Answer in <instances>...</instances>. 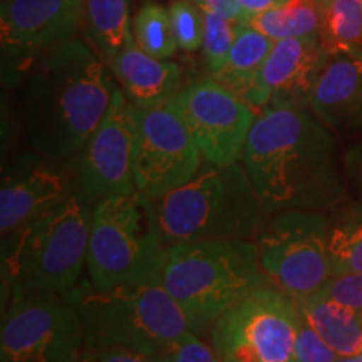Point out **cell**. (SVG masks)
Returning a JSON list of instances; mask_svg holds the SVG:
<instances>
[{
  "mask_svg": "<svg viewBox=\"0 0 362 362\" xmlns=\"http://www.w3.org/2000/svg\"><path fill=\"white\" fill-rule=\"evenodd\" d=\"M247 25L253 27L275 42L282 39L310 37V35H319L320 13L314 2L287 4L259 13L250 22H247Z\"/></svg>",
  "mask_w": 362,
  "mask_h": 362,
  "instance_id": "obj_23",
  "label": "cell"
},
{
  "mask_svg": "<svg viewBox=\"0 0 362 362\" xmlns=\"http://www.w3.org/2000/svg\"><path fill=\"white\" fill-rule=\"evenodd\" d=\"M81 362H161L160 356L124 346L84 347Z\"/></svg>",
  "mask_w": 362,
  "mask_h": 362,
  "instance_id": "obj_31",
  "label": "cell"
},
{
  "mask_svg": "<svg viewBox=\"0 0 362 362\" xmlns=\"http://www.w3.org/2000/svg\"><path fill=\"white\" fill-rule=\"evenodd\" d=\"M136 134L134 106L116 86L110 110L69 166L74 188L93 210L111 197L136 193L133 149Z\"/></svg>",
  "mask_w": 362,
  "mask_h": 362,
  "instance_id": "obj_12",
  "label": "cell"
},
{
  "mask_svg": "<svg viewBox=\"0 0 362 362\" xmlns=\"http://www.w3.org/2000/svg\"><path fill=\"white\" fill-rule=\"evenodd\" d=\"M329 253L336 274H362V206L341 210L329 221Z\"/></svg>",
  "mask_w": 362,
  "mask_h": 362,
  "instance_id": "obj_24",
  "label": "cell"
},
{
  "mask_svg": "<svg viewBox=\"0 0 362 362\" xmlns=\"http://www.w3.org/2000/svg\"><path fill=\"white\" fill-rule=\"evenodd\" d=\"M101 56L79 39L45 51L24 81L22 123L33 151L69 165L106 116L116 86Z\"/></svg>",
  "mask_w": 362,
  "mask_h": 362,
  "instance_id": "obj_2",
  "label": "cell"
},
{
  "mask_svg": "<svg viewBox=\"0 0 362 362\" xmlns=\"http://www.w3.org/2000/svg\"><path fill=\"white\" fill-rule=\"evenodd\" d=\"M133 39L144 52L156 59H170L178 49L170 11L160 4H144L133 19Z\"/></svg>",
  "mask_w": 362,
  "mask_h": 362,
  "instance_id": "obj_25",
  "label": "cell"
},
{
  "mask_svg": "<svg viewBox=\"0 0 362 362\" xmlns=\"http://www.w3.org/2000/svg\"><path fill=\"white\" fill-rule=\"evenodd\" d=\"M74 189L67 163L54 161L30 149L13 160L2 175L0 232L7 237L37 218Z\"/></svg>",
  "mask_w": 362,
  "mask_h": 362,
  "instance_id": "obj_15",
  "label": "cell"
},
{
  "mask_svg": "<svg viewBox=\"0 0 362 362\" xmlns=\"http://www.w3.org/2000/svg\"><path fill=\"white\" fill-rule=\"evenodd\" d=\"M203 160L226 166L240 163L255 123V110L211 78L194 81L170 99Z\"/></svg>",
  "mask_w": 362,
  "mask_h": 362,
  "instance_id": "obj_13",
  "label": "cell"
},
{
  "mask_svg": "<svg viewBox=\"0 0 362 362\" xmlns=\"http://www.w3.org/2000/svg\"><path fill=\"white\" fill-rule=\"evenodd\" d=\"M307 2L317 4V0H288V4H307Z\"/></svg>",
  "mask_w": 362,
  "mask_h": 362,
  "instance_id": "obj_36",
  "label": "cell"
},
{
  "mask_svg": "<svg viewBox=\"0 0 362 362\" xmlns=\"http://www.w3.org/2000/svg\"><path fill=\"white\" fill-rule=\"evenodd\" d=\"M160 359L161 362H220L214 346L202 341L192 330L171 342L161 352Z\"/></svg>",
  "mask_w": 362,
  "mask_h": 362,
  "instance_id": "obj_28",
  "label": "cell"
},
{
  "mask_svg": "<svg viewBox=\"0 0 362 362\" xmlns=\"http://www.w3.org/2000/svg\"><path fill=\"white\" fill-rule=\"evenodd\" d=\"M275 40L267 37L247 24H237L232 51L223 67L211 79L235 96L255 107L269 106V94L262 84V69L274 47Z\"/></svg>",
  "mask_w": 362,
  "mask_h": 362,
  "instance_id": "obj_19",
  "label": "cell"
},
{
  "mask_svg": "<svg viewBox=\"0 0 362 362\" xmlns=\"http://www.w3.org/2000/svg\"><path fill=\"white\" fill-rule=\"evenodd\" d=\"M298 302L272 284L226 309L210 329L220 362H296Z\"/></svg>",
  "mask_w": 362,
  "mask_h": 362,
  "instance_id": "obj_9",
  "label": "cell"
},
{
  "mask_svg": "<svg viewBox=\"0 0 362 362\" xmlns=\"http://www.w3.org/2000/svg\"><path fill=\"white\" fill-rule=\"evenodd\" d=\"M90 206L78 189L21 230L2 237L4 297L8 292L67 293L88 265Z\"/></svg>",
  "mask_w": 362,
  "mask_h": 362,
  "instance_id": "obj_5",
  "label": "cell"
},
{
  "mask_svg": "<svg viewBox=\"0 0 362 362\" xmlns=\"http://www.w3.org/2000/svg\"><path fill=\"white\" fill-rule=\"evenodd\" d=\"M329 61L330 56L319 35L277 40L262 69V84L269 94V106H310L317 81Z\"/></svg>",
  "mask_w": 362,
  "mask_h": 362,
  "instance_id": "obj_16",
  "label": "cell"
},
{
  "mask_svg": "<svg viewBox=\"0 0 362 362\" xmlns=\"http://www.w3.org/2000/svg\"><path fill=\"white\" fill-rule=\"evenodd\" d=\"M6 302L0 362H81L84 330L66 293L13 288Z\"/></svg>",
  "mask_w": 362,
  "mask_h": 362,
  "instance_id": "obj_10",
  "label": "cell"
},
{
  "mask_svg": "<svg viewBox=\"0 0 362 362\" xmlns=\"http://www.w3.org/2000/svg\"><path fill=\"white\" fill-rule=\"evenodd\" d=\"M194 2H197L203 11L218 13V16L225 17L226 21L233 22V24H238L240 22L242 11H240L238 0H194Z\"/></svg>",
  "mask_w": 362,
  "mask_h": 362,
  "instance_id": "obj_32",
  "label": "cell"
},
{
  "mask_svg": "<svg viewBox=\"0 0 362 362\" xmlns=\"http://www.w3.org/2000/svg\"><path fill=\"white\" fill-rule=\"evenodd\" d=\"M84 330V347L124 346L160 356L192 330L188 317L163 285L98 288L81 279L66 293Z\"/></svg>",
  "mask_w": 362,
  "mask_h": 362,
  "instance_id": "obj_6",
  "label": "cell"
},
{
  "mask_svg": "<svg viewBox=\"0 0 362 362\" xmlns=\"http://www.w3.org/2000/svg\"><path fill=\"white\" fill-rule=\"evenodd\" d=\"M319 37L330 57H362V0H317Z\"/></svg>",
  "mask_w": 362,
  "mask_h": 362,
  "instance_id": "obj_22",
  "label": "cell"
},
{
  "mask_svg": "<svg viewBox=\"0 0 362 362\" xmlns=\"http://www.w3.org/2000/svg\"><path fill=\"white\" fill-rule=\"evenodd\" d=\"M141 200L166 248L200 240L255 242L270 216L240 163H208L173 192Z\"/></svg>",
  "mask_w": 362,
  "mask_h": 362,
  "instance_id": "obj_3",
  "label": "cell"
},
{
  "mask_svg": "<svg viewBox=\"0 0 362 362\" xmlns=\"http://www.w3.org/2000/svg\"><path fill=\"white\" fill-rule=\"evenodd\" d=\"M166 252L138 193L106 198L93 208L86 267L98 288L161 285Z\"/></svg>",
  "mask_w": 362,
  "mask_h": 362,
  "instance_id": "obj_7",
  "label": "cell"
},
{
  "mask_svg": "<svg viewBox=\"0 0 362 362\" xmlns=\"http://www.w3.org/2000/svg\"><path fill=\"white\" fill-rule=\"evenodd\" d=\"M242 165L270 215L322 214L346 200L336 141L304 107H264L247 138Z\"/></svg>",
  "mask_w": 362,
  "mask_h": 362,
  "instance_id": "obj_1",
  "label": "cell"
},
{
  "mask_svg": "<svg viewBox=\"0 0 362 362\" xmlns=\"http://www.w3.org/2000/svg\"><path fill=\"white\" fill-rule=\"evenodd\" d=\"M310 107L330 129H362V57H330L317 81Z\"/></svg>",
  "mask_w": 362,
  "mask_h": 362,
  "instance_id": "obj_17",
  "label": "cell"
},
{
  "mask_svg": "<svg viewBox=\"0 0 362 362\" xmlns=\"http://www.w3.org/2000/svg\"><path fill=\"white\" fill-rule=\"evenodd\" d=\"M133 178L141 198L163 197L202 168V153L170 103L136 107Z\"/></svg>",
  "mask_w": 362,
  "mask_h": 362,
  "instance_id": "obj_11",
  "label": "cell"
},
{
  "mask_svg": "<svg viewBox=\"0 0 362 362\" xmlns=\"http://www.w3.org/2000/svg\"><path fill=\"white\" fill-rule=\"evenodd\" d=\"M287 4L288 0H238L240 11H242L238 24H247L259 13H264L274 7L287 6Z\"/></svg>",
  "mask_w": 362,
  "mask_h": 362,
  "instance_id": "obj_33",
  "label": "cell"
},
{
  "mask_svg": "<svg viewBox=\"0 0 362 362\" xmlns=\"http://www.w3.org/2000/svg\"><path fill=\"white\" fill-rule=\"evenodd\" d=\"M83 19V0H2L4 83H24L35 61L54 45L74 37Z\"/></svg>",
  "mask_w": 362,
  "mask_h": 362,
  "instance_id": "obj_14",
  "label": "cell"
},
{
  "mask_svg": "<svg viewBox=\"0 0 362 362\" xmlns=\"http://www.w3.org/2000/svg\"><path fill=\"white\" fill-rule=\"evenodd\" d=\"M107 67L136 107L158 106L170 101L181 89V67L168 59L149 56L133 37L107 62Z\"/></svg>",
  "mask_w": 362,
  "mask_h": 362,
  "instance_id": "obj_18",
  "label": "cell"
},
{
  "mask_svg": "<svg viewBox=\"0 0 362 362\" xmlns=\"http://www.w3.org/2000/svg\"><path fill=\"white\" fill-rule=\"evenodd\" d=\"M302 315L312 329L337 352L356 356L362 352V315L324 293L298 302Z\"/></svg>",
  "mask_w": 362,
  "mask_h": 362,
  "instance_id": "obj_20",
  "label": "cell"
},
{
  "mask_svg": "<svg viewBox=\"0 0 362 362\" xmlns=\"http://www.w3.org/2000/svg\"><path fill=\"white\" fill-rule=\"evenodd\" d=\"M337 352L324 341L319 334L312 329L300 312V322L297 329L296 351L293 361L296 362H334L337 359Z\"/></svg>",
  "mask_w": 362,
  "mask_h": 362,
  "instance_id": "obj_29",
  "label": "cell"
},
{
  "mask_svg": "<svg viewBox=\"0 0 362 362\" xmlns=\"http://www.w3.org/2000/svg\"><path fill=\"white\" fill-rule=\"evenodd\" d=\"M334 362H362V352L356 356H339Z\"/></svg>",
  "mask_w": 362,
  "mask_h": 362,
  "instance_id": "obj_35",
  "label": "cell"
},
{
  "mask_svg": "<svg viewBox=\"0 0 362 362\" xmlns=\"http://www.w3.org/2000/svg\"><path fill=\"white\" fill-rule=\"evenodd\" d=\"M205 17V30H203V61L208 74L214 76L223 67L237 35V24L226 21L218 13L203 11Z\"/></svg>",
  "mask_w": 362,
  "mask_h": 362,
  "instance_id": "obj_26",
  "label": "cell"
},
{
  "mask_svg": "<svg viewBox=\"0 0 362 362\" xmlns=\"http://www.w3.org/2000/svg\"><path fill=\"white\" fill-rule=\"evenodd\" d=\"M255 243L265 277L297 302L322 292L336 274L329 220L320 211L272 214Z\"/></svg>",
  "mask_w": 362,
  "mask_h": 362,
  "instance_id": "obj_8",
  "label": "cell"
},
{
  "mask_svg": "<svg viewBox=\"0 0 362 362\" xmlns=\"http://www.w3.org/2000/svg\"><path fill=\"white\" fill-rule=\"evenodd\" d=\"M320 293L351 307L362 315V274H334Z\"/></svg>",
  "mask_w": 362,
  "mask_h": 362,
  "instance_id": "obj_30",
  "label": "cell"
},
{
  "mask_svg": "<svg viewBox=\"0 0 362 362\" xmlns=\"http://www.w3.org/2000/svg\"><path fill=\"white\" fill-rule=\"evenodd\" d=\"M83 12L90 47L107 64L133 37L129 0H83Z\"/></svg>",
  "mask_w": 362,
  "mask_h": 362,
  "instance_id": "obj_21",
  "label": "cell"
},
{
  "mask_svg": "<svg viewBox=\"0 0 362 362\" xmlns=\"http://www.w3.org/2000/svg\"><path fill=\"white\" fill-rule=\"evenodd\" d=\"M347 171H349L351 180L356 181L362 192V146L354 149L347 158Z\"/></svg>",
  "mask_w": 362,
  "mask_h": 362,
  "instance_id": "obj_34",
  "label": "cell"
},
{
  "mask_svg": "<svg viewBox=\"0 0 362 362\" xmlns=\"http://www.w3.org/2000/svg\"><path fill=\"white\" fill-rule=\"evenodd\" d=\"M168 11L178 49L185 52L202 49L205 30L203 8L194 0H171Z\"/></svg>",
  "mask_w": 362,
  "mask_h": 362,
  "instance_id": "obj_27",
  "label": "cell"
},
{
  "mask_svg": "<svg viewBox=\"0 0 362 362\" xmlns=\"http://www.w3.org/2000/svg\"><path fill=\"white\" fill-rule=\"evenodd\" d=\"M270 284L253 240H200L168 248L161 285L188 317L192 332L206 334L226 309Z\"/></svg>",
  "mask_w": 362,
  "mask_h": 362,
  "instance_id": "obj_4",
  "label": "cell"
}]
</instances>
